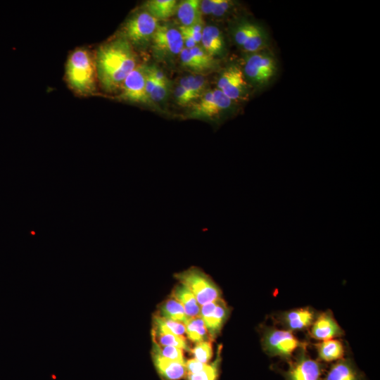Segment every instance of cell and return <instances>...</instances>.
<instances>
[{
    "mask_svg": "<svg viewBox=\"0 0 380 380\" xmlns=\"http://www.w3.org/2000/svg\"><path fill=\"white\" fill-rule=\"evenodd\" d=\"M94 58L96 77L103 89L109 92L120 89L137 65L133 47L123 37L101 45Z\"/></svg>",
    "mask_w": 380,
    "mask_h": 380,
    "instance_id": "cell-1",
    "label": "cell"
},
{
    "mask_svg": "<svg viewBox=\"0 0 380 380\" xmlns=\"http://www.w3.org/2000/svg\"><path fill=\"white\" fill-rule=\"evenodd\" d=\"M65 77L70 87L77 93L87 95L94 91L95 63L87 49L78 48L70 54L66 63Z\"/></svg>",
    "mask_w": 380,
    "mask_h": 380,
    "instance_id": "cell-2",
    "label": "cell"
},
{
    "mask_svg": "<svg viewBox=\"0 0 380 380\" xmlns=\"http://www.w3.org/2000/svg\"><path fill=\"white\" fill-rule=\"evenodd\" d=\"M174 277L194 295L200 305L222 298L221 290L217 284L197 267L175 273Z\"/></svg>",
    "mask_w": 380,
    "mask_h": 380,
    "instance_id": "cell-3",
    "label": "cell"
},
{
    "mask_svg": "<svg viewBox=\"0 0 380 380\" xmlns=\"http://www.w3.org/2000/svg\"><path fill=\"white\" fill-rule=\"evenodd\" d=\"M276 60L268 51L264 50L251 53L246 57L243 75L257 86H265L276 75Z\"/></svg>",
    "mask_w": 380,
    "mask_h": 380,
    "instance_id": "cell-4",
    "label": "cell"
},
{
    "mask_svg": "<svg viewBox=\"0 0 380 380\" xmlns=\"http://www.w3.org/2000/svg\"><path fill=\"white\" fill-rule=\"evenodd\" d=\"M262 344L264 350L271 356L290 360L292 354L305 344L291 331L266 327L263 331Z\"/></svg>",
    "mask_w": 380,
    "mask_h": 380,
    "instance_id": "cell-5",
    "label": "cell"
},
{
    "mask_svg": "<svg viewBox=\"0 0 380 380\" xmlns=\"http://www.w3.org/2000/svg\"><path fill=\"white\" fill-rule=\"evenodd\" d=\"M158 26V20L147 11L139 12L132 15L125 23L123 37L132 46H142L151 39Z\"/></svg>",
    "mask_w": 380,
    "mask_h": 380,
    "instance_id": "cell-6",
    "label": "cell"
},
{
    "mask_svg": "<svg viewBox=\"0 0 380 380\" xmlns=\"http://www.w3.org/2000/svg\"><path fill=\"white\" fill-rule=\"evenodd\" d=\"M322 370V365L308 355L304 345L298 349L284 376L286 380H320Z\"/></svg>",
    "mask_w": 380,
    "mask_h": 380,
    "instance_id": "cell-7",
    "label": "cell"
},
{
    "mask_svg": "<svg viewBox=\"0 0 380 380\" xmlns=\"http://www.w3.org/2000/svg\"><path fill=\"white\" fill-rule=\"evenodd\" d=\"M233 36L236 44L249 53L264 50L268 43L265 30L259 25L248 21L239 24Z\"/></svg>",
    "mask_w": 380,
    "mask_h": 380,
    "instance_id": "cell-8",
    "label": "cell"
},
{
    "mask_svg": "<svg viewBox=\"0 0 380 380\" xmlns=\"http://www.w3.org/2000/svg\"><path fill=\"white\" fill-rule=\"evenodd\" d=\"M229 314L230 309L222 298L201 305L200 317L212 341L220 334Z\"/></svg>",
    "mask_w": 380,
    "mask_h": 380,
    "instance_id": "cell-9",
    "label": "cell"
},
{
    "mask_svg": "<svg viewBox=\"0 0 380 380\" xmlns=\"http://www.w3.org/2000/svg\"><path fill=\"white\" fill-rule=\"evenodd\" d=\"M232 101L218 89L205 91L193 106L190 117L213 118L231 106Z\"/></svg>",
    "mask_w": 380,
    "mask_h": 380,
    "instance_id": "cell-10",
    "label": "cell"
},
{
    "mask_svg": "<svg viewBox=\"0 0 380 380\" xmlns=\"http://www.w3.org/2000/svg\"><path fill=\"white\" fill-rule=\"evenodd\" d=\"M147 66L137 65L126 77L121 86L120 98L131 102L147 103L151 101L146 91Z\"/></svg>",
    "mask_w": 380,
    "mask_h": 380,
    "instance_id": "cell-11",
    "label": "cell"
},
{
    "mask_svg": "<svg viewBox=\"0 0 380 380\" xmlns=\"http://www.w3.org/2000/svg\"><path fill=\"white\" fill-rule=\"evenodd\" d=\"M217 87L232 101L242 99L247 92V83L243 70L234 65L228 67L222 73Z\"/></svg>",
    "mask_w": 380,
    "mask_h": 380,
    "instance_id": "cell-12",
    "label": "cell"
},
{
    "mask_svg": "<svg viewBox=\"0 0 380 380\" xmlns=\"http://www.w3.org/2000/svg\"><path fill=\"white\" fill-rule=\"evenodd\" d=\"M151 41L153 48L163 53L177 55L184 48L179 30L167 25H158Z\"/></svg>",
    "mask_w": 380,
    "mask_h": 380,
    "instance_id": "cell-13",
    "label": "cell"
},
{
    "mask_svg": "<svg viewBox=\"0 0 380 380\" xmlns=\"http://www.w3.org/2000/svg\"><path fill=\"white\" fill-rule=\"evenodd\" d=\"M343 331L328 310L317 316L312 324L311 336L317 340L326 341L343 335Z\"/></svg>",
    "mask_w": 380,
    "mask_h": 380,
    "instance_id": "cell-14",
    "label": "cell"
},
{
    "mask_svg": "<svg viewBox=\"0 0 380 380\" xmlns=\"http://www.w3.org/2000/svg\"><path fill=\"white\" fill-rule=\"evenodd\" d=\"M151 356L156 371L164 380H179L186 375L185 365L163 356L154 343H152Z\"/></svg>",
    "mask_w": 380,
    "mask_h": 380,
    "instance_id": "cell-15",
    "label": "cell"
},
{
    "mask_svg": "<svg viewBox=\"0 0 380 380\" xmlns=\"http://www.w3.org/2000/svg\"><path fill=\"white\" fill-rule=\"evenodd\" d=\"M316 317L310 308L294 309L282 312L279 317L281 324L289 331L303 330L312 325Z\"/></svg>",
    "mask_w": 380,
    "mask_h": 380,
    "instance_id": "cell-16",
    "label": "cell"
},
{
    "mask_svg": "<svg viewBox=\"0 0 380 380\" xmlns=\"http://www.w3.org/2000/svg\"><path fill=\"white\" fill-rule=\"evenodd\" d=\"M324 380H365L350 358L341 359L333 364Z\"/></svg>",
    "mask_w": 380,
    "mask_h": 380,
    "instance_id": "cell-17",
    "label": "cell"
},
{
    "mask_svg": "<svg viewBox=\"0 0 380 380\" xmlns=\"http://www.w3.org/2000/svg\"><path fill=\"white\" fill-rule=\"evenodd\" d=\"M199 0H185L177 5L176 14L182 26L190 27L203 22Z\"/></svg>",
    "mask_w": 380,
    "mask_h": 380,
    "instance_id": "cell-18",
    "label": "cell"
},
{
    "mask_svg": "<svg viewBox=\"0 0 380 380\" xmlns=\"http://www.w3.org/2000/svg\"><path fill=\"white\" fill-rule=\"evenodd\" d=\"M170 296L181 303L189 318L200 316L201 305L194 295L185 286L178 283L173 288Z\"/></svg>",
    "mask_w": 380,
    "mask_h": 380,
    "instance_id": "cell-19",
    "label": "cell"
},
{
    "mask_svg": "<svg viewBox=\"0 0 380 380\" xmlns=\"http://www.w3.org/2000/svg\"><path fill=\"white\" fill-rule=\"evenodd\" d=\"M202 48L210 56H215L222 53L224 40L220 30L215 26H205L202 32Z\"/></svg>",
    "mask_w": 380,
    "mask_h": 380,
    "instance_id": "cell-20",
    "label": "cell"
},
{
    "mask_svg": "<svg viewBox=\"0 0 380 380\" xmlns=\"http://www.w3.org/2000/svg\"><path fill=\"white\" fill-rule=\"evenodd\" d=\"M156 314L160 317L184 324L189 319L181 303L171 296L160 304Z\"/></svg>",
    "mask_w": 380,
    "mask_h": 380,
    "instance_id": "cell-21",
    "label": "cell"
},
{
    "mask_svg": "<svg viewBox=\"0 0 380 380\" xmlns=\"http://www.w3.org/2000/svg\"><path fill=\"white\" fill-rule=\"evenodd\" d=\"M146 11L159 19L168 18L176 13L177 1L175 0H151L146 4Z\"/></svg>",
    "mask_w": 380,
    "mask_h": 380,
    "instance_id": "cell-22",
    "label": "cell"
},
{
    "mask_svg": "<svg viewBox=\"0 0 380 380\" xmlns=\"http://www.w3.org/2000/svg\"><path fill=\"white\" fill-rule=\"evenodd\" d=\"M316 349L319 358L325 362L339 360L344 355L343 346L338 340L322 341L316 345Z\"/></svg>",
    "mask_w": 380,
    "mask_h": 380,
    "instance_id": "cell-23",
    "label": "cell"
},
{
    "mask_svg": "<svg viewBox=\"0 0 380 380\" xmlns=\"http://www.w3.org/2000/svg\"><path fill=\"white\" fill-rule=\"evenodd\" d=\"M185 327L186 336L191 342L196 343L205 341H212L200 316L189 318Z\"/></svg>",
    "mask_w": 380,
    "mask_h": 380,
    "instance_id": "cell-24",
    "label": "cell"
},
{
    "mask_svg": "<svg viewBox=\"0 0 380 380\" xmlns=\"http://www.w3.org/2000/svg\"><path fill=\"white\" fill-rule=\"evenodd\" d=\"M151 336L152 341L159 346H175L188 352H190L191 348L186 337L182 336L151 330Z\"/></svg>",
    "mask_w": 380,
    "mask_h": 380,
    "instance_id": "cell-25",
    "label": "cell"
},
{
    "mask_svg": "<svg viewBox=\"0 0 380 380\" xmlns=\"http://www.w3.org/2000/svg\"><path fill=\"white\" fill-rule=\"evenodd\" d=\"M152 329L156 331L170 332L175 335H186L185 324L158 316L155 314L152 319Z\"/></svg>",
    "mask_w": 380,
    "mask_h": 380,
    "instance_id": "cell-26",
    "label": "cell"
},
{
    "mask_svg": "<svg viewBox=\"0 0 380 380\" xmlns=\"http://www.w3.org/2000/svg\"><path fill=\"white\" fill-rule=\"evenodd\" d=\"M221 346L217 348V356L213 362L207 364L200 372L186 374V380H217L219 375V367L221 361Z\"/></svg>",
    "mask_w": 380,
    "mask_h": 380,
    "instance_id": "cell-27",
    "label": "cell"
},
{
    "mask_svg": "<svg viewBox=\"0 0 380 380\" xmlns=\"http://www.w3.org/2000/svg\"><path fill=\"white\" fill-rule=\"evenodd\" d=\"M190 353L194 359L208 364L213 355L212 341H205L195 343V346L191 348Z\"/></svg>",
    "mask_w": 380,
    "mask_h": 380,
    "instance_id": "cell-28",
    "label": "cell"
},
{
    "mask_svg": "<svg viewBox=\"0 0 380 380\" xmlns=\"http://www.w3.org/2000/svg\"><path fill=\"white\" fill-rule=\"evenodd\" d=\"M189 51L196 63L201 67L203 71L215 65L213 56L207 53L201 46L196 45L190 49Z\"/></svg>",
    "mask_w": 380,
    "mask_h": 380,
    "instance_id": "cell-29",
    "label": "cell"
},
{
    "mask_svg": "<svg viewBox=\"0 0 380 380\" xmlns=\"http://www.w3.org/2000/svg\"><path fill=\"white\" fill-rule=\"evenodd\" d=\"M186 77L191 89L193 101L198 99L205 93V80L198 75H190Z\"/></svg>",
    "mask_w": 380,
    "mask_h": 380,
    "instance_id": "cell-30",
    "label": "cell"
},
{
    "mask_svg": "<svg viewBox=\"0 0 380 380\" xmlns=\"http://www.w3.org/2000/svg\"><path fill=\"white\" fill-rule=\"evenodd\" d=\"M153 343H154L158 352L163 356L170 360L185 365L186 360L184 355V350L175 346H159L153 341Z\"/></svg>",
    "mask_w": 380,
    "mask_h": 380,
    "instance_id": "cell-31",
    "label": "cell"
},
{
    "mask_svg": "<svg viewBox=\"0 0 380 380\" xmlns=\"http://www.w3.org/2000/svg\"><path fill=\"white\" fill-rule=\"evenodd\" d=\"M179 54L182 64L184 67L196 72L203 71L201 67L191 56L189 49L184 47Z\"/></svg>",
    "mask_w": 380,
    "mask_h": 380,
    "instance_id": "cell-32",
    "label": "cell"
},
{
    "mask_svg": "<svg viewBox=\"0 0 380 380\" xmlns=\"http://www.w3.org/2000/svg\"><path fill=\"white\" fill-rule=\"evenodd\" d=\"M167 93V81L158 82L149 96L153 101H160Z\"/></svg>",
    "mask_w": 380,
    "mask_h": 380,
    "instance_id": "cell-33",
    "label": "cell"
},
{
    "mask_svg": "<svg viewBox=\"0 0 380 380\" xmlns=\"http://www.w3.org/2000/svg\"><path fill=\"white\" fill-rule=\"evenodd\" d=\"M232 3L227 0H217V3L214 7L211 15L220 17L223 15L231 8Z\"/></svg>",
    "mask_w": 380,
    "mask_h": 380,
    "instance_id": "cell-34",
    "label": "cell"
},
{
    "mask_svg": "<svg viewBox=\"0 0 380 380\" xmlns=\"http://www.w3.org/2000/svg\"><path fill=\"white\" fill-rule=\"evenodd\" d=\"M207 364L201 362L193 358L186 360L185 367L186 369V374H194L201 371Z\"/></svg>",
    "mask_w": 380,
    "mask_h": 380,
    "instance_id": "cell-35",
    "label": "cell"
},
{
    "mask_svg": "<svg viewBox=\"0 0 380 380\" xmlns=\"http://www.w3.org/2000/svg\"><path fill=\"white\" fill-rule=\"evenodd\" d=\"M175 96L176 98L177 102L179 105H186L191 101H192L191 97L184 90V89L179 84L177 86L175 91Z\"/></svg>",
    "mask_w": 380,
    "mask_h": 380,
    "instance_id": "cell-36",
    "label": "cell"
},
{
    "mask_svg": "<svg viewBox=\"0 0 380 380\" xmlns=\"http://www.w3.org/2000/svg\"><path fill=\"white\" fill-rule=\"evenodd\" d=\"M217 0H203L200 3V9L202 14L211 15Z\"/></svg>",
    "mask_w": 380,
    "mask_h": 380,
    "instance_id": "cell-37",
    "label": "cell"
},
{
    "mask_svg": "<svg viewBox=\"0 0 380 380\" xmlns=\"http://www.w3.org/2000/svg\"><path fill=\"white\" fill-rule=\"evenodd\" d=\"M157 82H158L156 81V80L153 77V75L148 71V66H147L146 75V94L148 98H149L150 94L154 89Z\"/></svg>",
    "mask_w": 380,
    "mask_h": 380,
    "instance_id": "cell-38",
    "label": "cell"
},
{
    "mask_svg": "<svg viewBox=\"0 0 380 380\" xmlns=\"http://www.w3.org/2000/svg\"><path fill=\"white\" fill-rule=\"evenodd\" d=\"M148 69L150 73L153 75V77L156 80L157 82L167 81L163 71L158 68L153 66L148 67Z\"/></svg>",
    "mask_w": 380,
    "mask_h": 380,
    "instance_id": "cell-39",
    "label": "cell"
},
{
    "mask_svg": "<svg viewBox=\"0 0 380 380\" xmlns=\"http://www.w3.org/2000/svg\"><path fill=\"white\" fill-rule=\"evenodd\" d=\"M179 32L182 34L184 47L190 49L196 46L197 44L191 36L184 32Z\"/></svg>",
    "mask_w": 380,
    "mask_h": 380,
    "instance_id": "cell-40",
    "label": "cell"
}]
</instances>
